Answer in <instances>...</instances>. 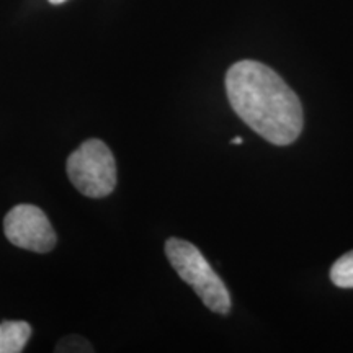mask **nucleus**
<instances>
[{
    "instance_id": "nucleus-1",
    "label": "nucleus",
    "mask_w": 353,
    "mask_h": 353,
    "mask_svg": "<svg viewBox=\"0 0 353 353\" xmlns=\"http://www.w3.org/2000/svg\"><path fill=\"white\" fill-rule=\"evenodd\" d=\"M229 103L245 125L275 145H288L303 131V105L275 70L259 61H239L226 74Z\"/></svg>"
},
{
    "instance_id": "nucleus-2",
    "label": "nucleus",
    "mask_w": 353,
    "mask_h": 353,
    "mask_svg": "<svg viewBox=\"0 0 353 353\" xmlns=\"http://www.w3.org/2000/svg\"><path fill=\"white\" fill-rule=\"evenodd\" d=\"M165 255L174 270L195 290L206 307L223 316L231 311V296L226 285L192 242L170 237L165 242Z\"/></svg>"
},
{
    "instance_id": "nucleus-3",
    "label": "nucleus",
    "mask_w": 353,
    "mask_h": 353,
    "mask_svg": "<svg viewBox=\"0 0 353 353\" xmlns=\"http://www.w3.org/2000/svg\"><path fill=\"white\" fill-rule=\"evenodd\" d=\"M68 175L82 195L103 198L117 187V162L103 141L88 139L68 159Z\"/></svg>"
},
{
    "instance_id": "nucleus-4",
    "label": "nucleus",
    "mask_w": 353,
    "mask_h": 353,
    "mask_svg": "<svg viewBox=\"0 0 353 353\" xmlns=\"http://www.w3.org/2000/svg\"><path fill=\"white\" fill-rule=\"evenodd\" d=\"M3 231L13 245L38 254L51 252L57 241L48 216L33 205H19L8 211Z\"/></svg>"
},
{
    "instance_id": "nucleus-5",
    "label": "nucleus",
    "mask_w": 353,
    "mask_h": 353,
    "mask_svg": "<svg viewBox=\"0 0 353 353\" xmlns=\"http://www.w3.org/2000/svg\"><path fill=\"white\" fill-rule=\"evenodd\" d=\"M32 327L25 321H6L0 324V353H20L28 343Z\"/></svg>"
},
{
    "instance_id": "nucleus-6",
    "label": "nucleus",
    "mask_w": 353,
    "mask_h": 353,
    "mask_svg": "<svg viewBox=\"0 0 353 353\" xmlns=\"http://www.w3.org/2000/svg\"><path fill=\"white\" fill-rule=\"evenodd\" d=\"M330 280L339 288H353V250L343 254L330 268Z\"/></svg>"
},
{
    "instance_id": "nucleus-7",
    "label": "nucleus",
    "mask_w": 353,
    "mask_h": 353,
    "mask_svg": "<svg viewBox=\"0 0 353 353\" xmlns=\"http://www.w3.org/2000/svg\"><path fill=\"white\" fill-rule=\"evenodd\" d=\"M50 2L52 3V6H61V3L68 2V0H50Z\"/></svg>"
},
{
    "instance_id": "nucleus-8",
    "label": "nucleus",
    "mask_w": 353,
    "mask_h": 353,
    "mask_svg": "<svg viewBox=\"0 0 353 353\" xmlns=\"http://www.w3.org/2000/svg\"><path fill=\"white\" fill-rule=\"evenodd\" d=\"M231 143H232V144H242V139H241V138H236V139H232Z\"/></svg>"
}]
</instances>
